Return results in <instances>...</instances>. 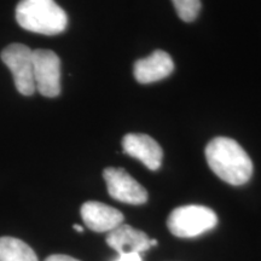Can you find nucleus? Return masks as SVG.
<instances>
[{
    "mask_svg": "<svg viewBox=\"0 0 261 261\" xmlns=\"http://www.w3.org/2000/svg\"><path fill=\"white\" fill-rule=\"evenodd\" d=\"M80 213L85 225L94 232H110L123 221L121 212L97 201L85 202Z\"/></svg>",
    "mask_w": 261,
    "mask_h": 261,
    "instance_id": "8",
    "label": "nucleus"
},
{
    "mask_svg": "<svg viewBox=\"0 0 261 261\" xmlns=\"http://www.w3.org/2000/svg\"><path fill=\"white\" fill-rule=\"evenodd\" d=\"M174 69L172 57L167 52L156 50L151 55L135 63L133 74L140 84H152L169 76Z\"/></svg>",
    "mask_w": 261,
    "mask_h": 261,
    "instance_id": "9",
    "label": "nucleus"
},
{
    "mask_svg": "<svg viewBox=\"0 0 261 261\" xmlns=\"http://www.w3.org/2000/svg\"><path fill=\"white\" fill-rule=\"evenodd\" d=\"M45 261H80L77 259H74L69 255H62V254H56V255L48 256Z\"/></svg>",
    "mask_w": 261,
    "mask_h": 261,
    "instance_id": "14",
    "label": "nucleus"
},
{
    "mask_svg": "<svg viewBox=\"0 0 261 261\" xmlns=\"http://www.w3.org/2000/svg\"><path fill=\"white\" fill-rule=\"evenodd\" d=\"M16 19L25 31L42 35L60 34L68 25L67 14L55 0H21Z\"/></svg>",
    "mask_w": 261,
    "mask_h": 261,
    "instance_id": "2",
    "label": "nucleus"
},
{
    "mask_svg": "<svg viewBox=\"0 0 261 261\" xmlns=\"http://www.w3.org/2000/svg\"><path fill=\"white\" fill-rule=\"evenodd\" d=\"M154 246H158V241L150 240V247H154Z\"/></svg>",
    "mask_w": 261,
    "mask_h": 261,
    "instance_id": "16",
    "label": "nucleus"
},
{
    "mask_svg": "<svg viewBox=\"0 0 261 261\" xmlns=\"http://www.w3.org/2000/svg\"><path fill=\"white\" fill-rule=\"evenodd\" d=\"M122 149L125 154L139 160L150 171H158L161 167L162 148L148 135L128 133L122 139Z\"/></svg>",
    "mask_w": 261,
    "mask_h": 261,
    "instance_id": "7",
    "label": "nucleus"
},
{
    "mask_svg": "<svg viewBox=\"0 0 261 261\" xmlns=\"http://www.w3.org/2000/svg\"><path fill=\"white\" fill-rule=\"evenodd\" d=\"M35 91L54 98L61 93V60L51 50L33 51Z\"/></svg>",
    "mask_w": 261,
    "mask_h": 261,
    "instance_id": "5",
    "label": "nucleus"
},
{
    "mask_svg": "<svg viewBox=\"0 0 261 261\" xmlns=\"http://www.w3.org/2000/svg\"><path fill=\"white\" fill-rule=\"evenodd\" d=\"M108 194L114 200L128 204H143L148 201V191L123 168H106L103 172Z\"/></svg>",
    "mask_w": 261,
    "mask_h": 261,
    "instance_id": "6",
    "label": "nucleus"
},
{
    "mask_svg": "<svg viewBox=\"0 0 261 261\" xmlns=\"http://www.w3.org/2000/svg\"><path fill=\"white\" fill-rule=\"evenodd\" d=\"M2 61L11 70L18 92L32 96L35 92L33 50L23 44H11L3 50Z\"/></svg>",
    "mask_w": 261,
    "mask_h": 261,
    "instance_id": "4",
    "label": "nucleus"
},
{
    "mask_svg": "<svg viewBox=\"0 0 261 261\" xmlns=\"http://www.w3.org/2000/svg\"><path fill=\"white\" fill-rule=\"evenodd\" d=\"M205 159L213 173L230 185H243L253 174V162L236 140L217 137L205 146Z\"/></svg>",
    "mask_w": 261,
    "mask_h": 261,
    "instance_id": "1",
    "label": "nucleus"
},
{
    "mask_svg": "<svg viewBox=\"0 0 261 261\" xmlns=\"http://www.w3.org/2000/svg\"><path fill=\"white\" fill-rule=\"evenodd\" d=\"M107 244L114 250H116L119 255L122 254H140L150 248V240L145 232L142 230L121 224L108 232Z\"/></svg>",
    "mask_w": 261,
    "mask_h": 261,
    "instance_id": "10",
    "label": "nucleus"
},
{
    "mask_svg": "<svg viewBox=\"0 0 261 261\" xmlns=\"http://www.w3.org/2000/svg\"><path fill=\"white\" fill-rule=\"evenodd\" d=\"M0 261H39L34 250L14 237L0 238Z\"/></svg>",
    "mask_w": 261,
    "mask_h": 261,
    "instance_id": "11",
    "label": "nucleus"
},
{
    "mask_svg": "<svg viewBox=\"0 0 261 261\" xmlns=\"http://www.w3.org/2000/svg\"><path fill=\"white\" fill-rule=\"evenodd\" d=\"M218 217L214 211L204 205L190 204L175 208L169 214L167 226L174 236L192 238L217 226Z\"/></svg>",
    "mask_w": 261,
    "mask_h": 261,
    "instance_id": "3",
    "label": "nucleus"
},
{
    "mask_svg": "<svg viewBox=\"0 0 261 261\" xmlns=\"http://www.w3.org/2000/svg\"><path fill=\"white\" fill-rule=\"evenodd\" d=\"M115 261H142V256H140V254L137 253L122 254V255H119Z\"/></svg>",
    "mask_w": 261,
    "mask_h": 261,
    "instance_id": "13",
    "label": "nucleus"
},
{
    "mask_svg": "<svg viewBox=\"0 0 261 261\" xmlns=\"http://www.w3.org/2000/svg\"><path fill=\"white\" fill-rule=\"evenodd\" d=\"M74 230H76L77 232H84V228L83 226H80V225H74Z\"/></svg>",
    "mask_w": 261,
    "mask_h": 261,
    "instance_id": "15",
    "label": "nucleus"
},
{
    "mask_svg": "<svg viewBox=\"0 0 261 261\" xmlns=\"http://www.w3.org/2000/svg\"><path fill=\"white\" fill-rule=\"evenodd\" d=\"M175 11L184 22H192L197 18L201 10L200 0H172Z\"/></svg>",
    "mask_w": 261,
    "mask_h": 261,
    "instance_id": "12",
    "label": "nucleus"
}]
</instances>
